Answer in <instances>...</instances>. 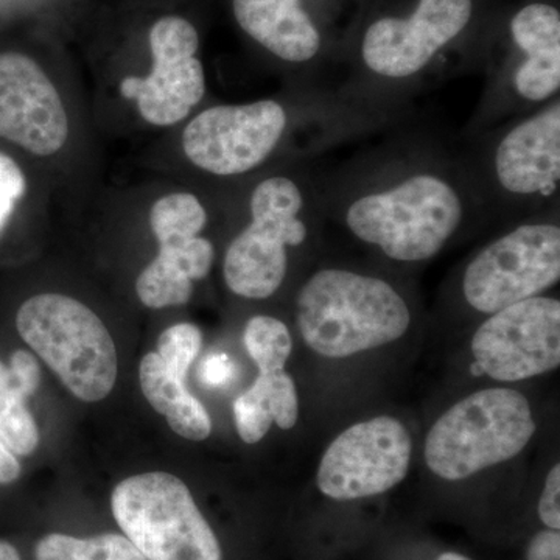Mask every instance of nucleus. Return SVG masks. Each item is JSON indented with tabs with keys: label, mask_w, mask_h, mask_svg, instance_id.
<instances>
[{
	"label": "nucleus",
	"mask_w": 560,
	"mask_h": 560,
	"mask_svg": "<svg viewBox=\"0 0 560 560\" xmlns=\"http://www.w3.org/2000/svg\"><path fill=\"white\" fill-rule=\"evenodd\" d=\"M304 197L285 176L261 180L250 195V223L231 242L223 264L228 289L246 300H267L282 285L289 268L287 248L307 238L300 219Z\"/></svg>",
	"instance_id": "423d86ee"
},
{
	"label": "nucleus",
	"mask_w": 560,
	"mask_h": 560,
	"mask_svg": "<svg viewBox=\"0 0 560 560\" xmlns=\"http://www.w3.org/2000/svg\"><path fill=\"white\" fill-rule=\"evenodd\" d=\"M202 335L194 324L180 323L168 327L158 341V357L168 371L186 381L187 371L200 353Z\"/></svg>",
	"instance_id": "b1692460"
},
{
	"label": "nucleus",
	"mask_w": 560,
	"mask_h": 560,
	"mask_svg": "<svg viewBox=\"0 0 560 560\" xmlns=\"http://www.w3.org/2000/svg\"><path fill=\"white\" fill-rule=\"evenodd\" d=\"M534 433L536 420L522 393L478 390L453 405L431 427L425 463L442 480H466L515 458Z\"/></svg>",
	"instance_id": "f03ea898"
},
{
	"label": "nucleus",
	"mask_w": 560,
	"mask_h": 560,
	"mask_svg": "<svg viewBox=\"0 0 560 560\" xmlns=\"http://www.w3.org/2000/svg\"><path fill=\"white\" fill-rule=\"evenodd\" d=\"M21 475V464L14 453L0 442V485L16 481Z\"/></svg>",
	"instance_id": "7c9ffc66"
},
{
	"label": "nucleus",
	"mask_w": 560,
	"mask_h": 560,
	"mask_svg": "<svg viewBox=\"0 0 560 560\" xmlns=\"http://www.w3.org/2000/svg\"><path fill=\"white\" fill-rule=\"evenodd\" d=\"M153 66L147 77L121 80V97L136 103L140 117L154 127H173L186 119L206 94L200 36L191 22L164 16L150 31Z\"/></svg>",
	"instance_id": "1a4fd4ad"
},
{
	"label": "nucleus",
	"mask_w": 560,
	"mask_h": 560,
	"mask_svg": "<svg viewBox=\"0 0 560 560\" xmlns=\"http://www.w3.org/2000/svg\"><path fill=\"white\" fill-rule=\"evenodd\" d=\"M298 326L305 345L326 359H348L400 340L411 323L390 283L348 270H320L302 285Z\"/></svg>",
	"instance_id": "f257e3e1"
},
{
	"label": "nucleus",
	"mask_w": 560,
	"mask_h": 560,
	"mask_svg": "<svg viewBox=\"0 0 560 560\" xmlns=\"http://www.w3.org/2000/svg\"><path fill=\"white\" fill-rule=\"evenodd\" d=\"M471 0H420L411 16L383 18L364 35V65L386 79H407L469 24Z\"/></svg>",
	"instance_id": "f8f14e48"
},
{
	"label": "nucleus",
	"mask_w": 560,
	"mask_h": 560,
	"mask_svg": "<svg viewBox=\"0 0 560 560\" xmlns=\"http://www.w3.org/2000/svg\"><path fill=\"white\" fill-rule=\"evenodd\" d=\"M411 452L410 433L400 420H364L331 442L320 459L316 485L335 501L382 495L405 480Z\"/></svg>",
	"instance_id": "6e6552de"
},
{
	"label": "nucleus",
	"mask_w": 560,
	"mask_h": 560,
	"mask_svg": "<svg viewBox=\"0 0 560 560\" xmlns=\"http://www.w3.org/2000/svg\"><path fill=\"white\" fill-rule=\"evenodd\" d=\"M471 353L497 382H522L558 370L560 302L536 296L492 313L475 331Z\"/></svg>",
	"instance_id": "9b49d317"
},
{
	"label": "nucleus",
	"mask_w": 560,
	"mask_h": 560,
	"mask_svg": "<svg viewBox=\"0 0 560 560\" xmlns=\"http://www.w3.org/2000/svg\"><path fill=\"white\" fill-rule=\"evenodd\" d=\"M463 212L452 184L423 173L353 201L346 224L357 238L377 246L389 259L423 261L447 245Z\"/></svg>",
	"instance_id": "7ed1b4c3"
},
{
	"label": "nucleus",
	"mask_w": 560,
	"mask_h": 560,
	"mask_svg": "<svg viewBox=\"0 0 560 560\" xmlns=\"http://www.w3.org/2000/svg\"><path fill=\"white\" fill-rule=\"evenodd\" d=\"M234 419L238 436L246 444H257L264 440L275 423L270 411L253 389L245 390L234 401Z\"/></svg>",
	"instance_id": "393cba45"
},
{
	"label": "nucleus",
	"mask_w": 560,
	"mask_h": 560,
	"mask_svg": "<svg viewBox=\"0 0 560 560\" xmlns=\"http://www.w3.org/2000/svg\"><path fill=\"white\" fill-rule=\"evenodd\" d=\"M526 560H560L559 529H544L530 539Z\"/></svg>",
	"instance_id": "c756f323"
},
{
	"label": "nucleus",
	"mask_w": 560,
	"mask_h": 560,
	"mask_svg": "<svg viewBox=\"0 0 560 560\" xmlns=\"http://www.w3.org/2000/svg\"><path fill=\"white\" fill-rule=\"evenodd\" d=\"M253 389L270 411L272 422L282 430H291L300 416L296 385L285 371L259 372Z\"/></svg>",
	"instance_id": "5701e85b"
},
{
	"label": "nucleus",
	"mask_w": 560,
	"mask_h": 560,
	"mask_svg": "<svg viewBox=\"0 0 560 560\" xmlns=\"http://www.w3.org/2000/svg\"><path fill=\"white\" fill-rule=\"evenodd\" d=\"M285 128V109L275 101L213 106L184 128L183 150L200 171L243 175L270 156Z\"/></svg>",
	"instance_id": "9d476101"
},
{
	"label": "nucleus",
	"mask_w": 560,
	"mask_h": 560,
	"mask_svg": "<svg viewBox=\"0 0 560 560\" xmlns=\"http://www.w3.org/2000/svg\"><path fill=\"white\" fill-rule=\"evenodd\" d=\"M511 35L525 61L512 75L515 91L529 102H544L560 88V13L547 3H530L515 14Z\"/></svg>",
	"instance_id": "dca6fc26"
},
{
	"label": "nucleus",
	"mask_w": 560,
	"mask_h": 560,
	"mask_svg": "<svg viewBox=\"0 0 560 560\" xmlns=\"http://www.w3.org/2000/svg\"><path fill=\"white\" fill-rule=\"evenodd\" d=\"M16 327L77 399L108 397L117 381L116 346L103 320L83 302L38 294L21 305Z\"/></svg>",
	"instance_id": "20e7f679"
},
{
	"label": "nucleus",
	"mask_w": 560,
	"mask_h": 560,
	"mask_svg": "<svg viewBox=\"0 0 560 560\" xmlns=\"http://www.w3.org/2000/svg\"><path fill=\"white\" fill-rule=\"evenodd\" d=\"M0 560H21V556L9 541L0 540Z\"/></svg>",
	"instance_id": "2f4dec72"
},
{
	"label": "nucleus",
	"mask_w": 560,
	"mask_h": 560,
	"mask_svg": "<svg viewBox=\"0 0 560 560\" xmlns=\"http://www.w3.org/2000/svg\"><path fill=\"white\" fill-rule=\"evenodd\" d=\"M560 279V228L523 224L490 243L467 265L463 293L477 312L503 311L540 296Z\"/></svg>",
	"instance_id": "0eeeda50"
},
{
	"label": "nucleus",
	"mask_w": 560,
	"mask_h": 560,
	"mask_svg": "<svg viewBox=\"0 0 560 560\" xmlns=\"http://www.w3.org/2000/svg\"><path fill=\"white\" fill-rule=\"evenodd\" d=\"M235 20L275 57L311 61L319 51L320 36L301 0H232Z\"/></svg>",
	"instance_id": "f3484780"
},
{
	"label": "nucleus",
	"mask_w": 560,
	"mask_h": 560,
	"mask_svg": "<svg viewBox=\"0 0 560 560\" xmlns=\"http://www.w3.org/2000/svg\"><path fill=\"white\" fill-rule=\"evenodd\" d=\"M243 342L259 372L283 371L293 350L289 327L272 316H254L243 334Z\"/></svg>",
	"instance_id": "412c9836"
},
{
	"label": "nucleus",
	"mask_w": 560,
	"mask_h": 560,
	"mask_svg": "<svg viewBox=\"0 0 560 560\" xmlns=\"http://www.w3.org/2000/svg\"><path fill=\"white\" fill-rule=\"evenodd\" d=\"M136 293L145 307L156 311L175 307L190 301L194 280L175 268L153 259L140 271L136 280Z\"/></svg>",
	"instance_id": "4be33fe9"
},
{
	"label": "nucleus",
	"mask_w": 560,
	"mask_h": 560,
	"mask_svg": "<svg viewBox=\"0 0 560 560\" xmlns=\"http://www.w3.org/2000/svg\"><path fill=\"white\" fill-rule=\"evenodd\" d=\"M110 508L124 536L147 560H223L215 533L175 475L127 478L114 488Z\"/></svg>",
	"instance_id": "39448f33"
},
{
	"label": "nucleus",
	"mask_w": 560,
	"mask_h": 560,
	"mask_svg": "<svg viewBox=\"0 0 560 560\" xmlns=\"http://www.w3.org/2000/svg\"><path fill=\"white\" fill-rule=\"evenodd\" d=\"M25 400L9 368L0 363V442L20 456L32 455L39 444L38 427Z\"/></svg>",
	"instance_id": "aec40b11"
},
{
	"label": "nucleus",
	"mask_w": 560,
	"mask_h": 560,
	"mask_svg": "<svg viewBox=\"0 0 560 560\" xmlns=\"http://www.w3.org/2000/svg\"><path fill=\"white\" fill-rule=\"evenodd\" d=\"M0 138L35 156H54L69 138L61 95L38 62L0 54Z\"/></svg>",
	"instance_id": "ddd939ff"
},
{
	"label": "nucleus",
	"mask_w": 560,
	"mask_h": 560,
	"mask_svg": "<svg viewBox=\"0 0 560 560\" xmlns=\"http://www.w3.org/2000/svg\"><path fill=\"white\" fill-rule=\"evenodd\" d=\"M436 560H471V559L467 558V556L460 555V552L447 551V552H442L440 558H438Z\"/></svg>",
	"instance_id": "473e14b6"
},
{
	"label": "nucleus",
	"mask_w": 560,
	"mask_h": 560,
	"mask_svg": "<svg viewBox=\"0 0 560 560\" xmlns=\"http://www.w3.org/2000/svg\"><path fill=\"white\" fill-rule=\"evenodd\" d=\"M234 372V363L228 353H210L202 360L200 378L209 388H221L232 381Z\"/></svg>",
	"instance_id": "c85d7f7f"
},
{
	"label": "nucleus",
	"mask_w": 560,
	"mask_h": 560,
	"mask_svg": "<svg viewBox=\"0 0 560 560\" xmlns=\"http://www.w3.org/2000/svg\"><path fill=\"white\" fill-rule=\"evenodd\" d=\"M140 388L151 407L167 419L168 425L184 440L205 441L212 431V420L205 405L162 363L158 353H147L139 366Z\"/></svg>",
	"instance_id": "a211bd4d"
},
{
	"label": "nucleus",
	"mask_w": 560,
	"mask_h": 560,
	"mask_svg": "<svg viewBox=\"0 0 560 560\" xmlns=\"http://www.w3.org/2000/svg\"><path fill=\"white\" fill-rule=\"evenodd\" d=\"M501 187L522 197H552L560 179V105L512 128L495 153Z\"/></svg>",
	"instance_id": "4468645a"
},
{
	"label": "nucleus",
	"mask_w": 560,
	"mask_h": 560,
	"mask_svg": "<svg viewBox=\"0 0 560 560\" xmlns=\"http://www.w3.org/2000/svg\"><path fill=\"white\" fill-rule=\"evenodd\" d=\"M27 190V179L20 165L0 153V232L9 224L11 215Z\"/></svg>",
	"instance_id": "a878e982"
},
{
	"label": "nucleus",
	"mask_w": 560,
	"mask_h": 560,
	"mask_svg": "<svg viewBox=\"0 0 560 560\" xmlns=\"http://www.w3.org/2000/svg\"><path fill=\"white\" fill-rule=\"evenodd\" d=\"M470 374L474 375V377H482V375H486L480 364L475 363V361L470 364Z\"/></svg>",
	"instance_id": "72a5a7b5"
},
{
	"label": "nucleus",
	"mask_w": 560,
	"mask_h": 560,
	"mask_svg": "<svg viewBox=\"0 0 560 560\" xmlns=\"http://www.w3.org/2000/svg\"><path fill=\"white\" fill-rule=\"evenodd\" d=\"M9 370L14 385L25 397H31L38 389L40 370L38 361L32 353L25 352V350H16L11 355Z\"/></svg>",
	"instance_id": "bb28decb"
},
{
	"label": "nucleus",
	"mask_w": 560,
	"mask_h": 560,
	"mask_svg": "<svg viewBox=\"0 0 560 560\" xmlns=\"http://www.w3.org/2000/svg\"><path fill=\"white\" fill-rule=\"evenodd\" d=\"M36 560H147L142 552L120 534L79 539L68 534H49L36 544Z\"/></svg>",
	"instance_id": "6ab92c4d"
},
{
	"label": "nucleus",
	"mask_w": 560,
	"mask_h": 560,
	"mask_svg": "<svg viewBox=\"0 0 560 560\" xmlns=\"http://www.w3.org/2000/svg\"><path fill=\"white\" fill-rule=\"evenodd\" d=\"M206 223L208 212L195 195L176 191L160 198L150 210L151 231L160 243L154 259L190 280L205 279L215 259L212 243L200 237Z\"/></svg>",
	"instance_id": "2eb2a0df"
},
{
	"label": "nucleus",
	"mask_w": 560,
	"mask_h": 560,
	"mask_svg": "<svg viewBox=\"0 0 560 560\" xmlns=\"http://www.w3.org/2000/svg\"><path fill=\"white\" fill-rule=\"evenodd\" d=\"M537 512L547 528L560 529V464L552 467L545 480Z\"/></svg>",
	"instance_id": "cd10ccee"
}]
</instances>
